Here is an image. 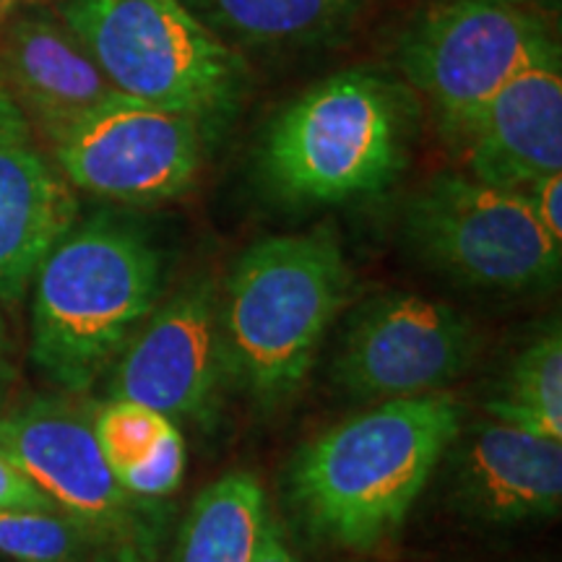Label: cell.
Returning <instances> with one entry per match:
<instances>
[{
	"label": "cell",
	"mask_w": 562,
	"mask_h": 562,
	"mask_svg": "<svg viewBox=\"0 0 562 562\" xmlns=\"http://www.w3.org/2000/svg\"><path fill=\"white\" fill-rule=\"evenodd\" d=\"M461 427V406L430 393L383 402L315 435L284 476L294 521L336 550H381L402 531Z\"/></svg>",
	"instance_id": "cell-1"
},
{
	"label": "cell",
	"mask_w": 562,
	"mask_h": 562,
	"mask_svg": "<svg viewBox=\"0 0 562 562\" xmlns=\"http://www.w3.org/2000/svg\"><path fill=\"white\" fill-rule=\"evenodd\" d=\"M165 256L128 216L100 214L74 224L34 273L32 362L68 393L108 375L157 307Z\"/></svg>",
	"instance_id": "cell-2"
},
{
	"label": "cell",
	"mask_w": 562,
	"mask_h": 562,
	"mask_svg": "<svg viewBox=\"0 0 562 562\" xmlns=\"http://www.w3.org/2000/svg\"><path fill=\"white\" fill-rule=\"evenodd\" d=\"M349 292L351 269L331 227L252 243L220 294L232 381L258 404L292 396Z\"/></svg>",
	"instance_id": "cell-3"
},
{
	"label": "cell",
	"mask_w": 562,
	"mask_h": 562,
	"mask_svg": "<svg viewBox=\"0 0 562 562\" xmlns=\"http://www.w3.org/2000/svg\"><path fill=\"white\" fill-rule=\"evenodd\" d=\"M412 91L370 68L328 76L286 104L266 131L258 167L292 203H347L385 191L409 165Z\"/></svg>",
	"instance_id": "cell-4"
},
{
	"label": "cell",
	"mask_w": 562,
	"mask_h": 562,
	"mask_svg": "<svg viewBox=\"0 0 562 562\" xmlns=\"http://www.w3.org/2000/svg\"><path fill=\"white\" fill-rule=\"evenodd\" d=\"M60 16L112 89L201 128L235 115L248 91L240 53L182 0H63Z\"/></svg>",
	"instance_id": "cell-5"
},
{
	"label": "cell",
	"mask_w": 562,
	"mask_h": 562,
	"mask_svg": "<svg viewBox=\"0 0 562 562\" xmlns=\"http://www.w3.org/2000/svg\"><path fill=\"white\" fill-rule=\"evenodd\" d=\"M396 60L453 140L510 79L562 60V47L550 19L505 0H432L404 26Z\"/></svg>",
	"instance_id": "cell-6"
},
{
	"label": "cell",
	"mask_w": 562,
	"mask_h": 562,
	"mask_svg": "<svg viewBox=\"0 0 562 562\" xmlns=\"http://www.w3.org/2000/svg\"><path fill=\"white\" fill-rule=\"evenodd\" d=\"M402 229L414 256L459 284L533 292L560 277L562 245L547 235L521 191L440 172L404 203Z\"/></svg>",
	"instance_id": "cell-7"
},
{
	"label": "cell",
	"mask_w": 562,
	"mask_h": 562,
	"mask_svg": "<svg viewBox=\"0 0 562 562\" xmlns=\"http://www.w3.org/2000/svg\"><path fill=\"white\" fill-rule=\"evenodd\" d=\"M0 456L91 533L108 562H157L165 510L117 482L91 417L60 398H40L0 419Z\"/></svg>",
	"instance_id": "cell-8"
},
{
	"label": "cell",
	"mask_w": 562,
	"mask_h": 562,
	"mask_svg": "<svg viewBox=\"0 0 562 562\" xmlns=\"http://www.w3.org/2000/svg\"><path fill=\"white\" fill-rule=\"evenodd\" d=\"M480 334L446 302L406 292L357 307L334 360V381L357 402H396L440 393L472 368Z\"/></svg>",
	"instance_id": "cell-9"
},
{
	"label": "cell",
	"mask_w": 562,
	"mask_h": 562,
	"mask_svg": "<svg viewBox=\"0 0 562 562\" xmlns=\"http://www.w3.org/2000/svg\"><path fill=\"white\" fill-rule=\"evenodd\" d=\"M68 186L121 203L178 199L203 165V128L193 117L115 94L53 140Z\"/></svg>",
	"instance_id": "cell-10"
},
{
	"label": "cell",
	"mask_w": 562,
	"mask_h": 562,
	"mask_svg": "<svg viewBox=\"0 0 562 562\" xmlns=\"http://www.w3.org/2000/svg\"><path fill=\"white\" fill-rule=\"evenodd\" d=\"M229 378L220 292L193 279L154 307L110 368L108 398L131 402L167 419H206Z\"/></svg>",
	"instance_id": "cell-11"
},
{
	"label": "cell",
	"mask_w": 562,
	"mask_h": 562,
	"mask_svg": "<svg viewBox=\"0 0 562 562\" xmlns=\"http://www.w3.org/2000/svg\"><path fill=\"white\" fill-rule=\"evenodd\" d=\"M79 203L0 87V302H16L47 250L76 224Z\"/></svg>",
	"instance_id": "cell-12"
},
{
	"label": "cell",
	"mask_w": 562,
	"mask_h": 562,
	"mask_svg": "<svg viewBox=\"0 0 562 562\" xmlns=\"http://www.w3.org/2000/svg\"><path fill=\"white\" fill-rule=\"evenodd\" d=\"M453 501L484 524L558 516L562 505V440L487 419L456 435Z\"/></svg>",
	"instance_id": "cell-13"
},
{
	"label": "cell",
	"mask_w": 562,
	"mask_h": 562,
	"mask_svg": "<svg viewBox=\"0 0 562 562\" xmlns=\"http://www.w3.org/2000/svg\"><path fill=\"white\" fill-rule=\"evenodd\" d=\"M451 144L459 146L469 178L495 188L524 191L562 172V60L510 79Z\"/></svg>",
	"instance_id": "cell-14"
},
{
	"label": "cell",
	"mask_w": 562,
	"mask_h": 562,
	"mask_svg": "<svg viewBox=\"0 0 562 562\" xmlns=\"http://www.w3.org/2000/svg\"><path fill=\"white\" fill-rule=\"evenodd\" d=\"M0 87L50 140L121 94L68 26L45 16L5 21L0 30Z\"/></svg>",
	"instance_id": "cell-15"
},
{
	"label": "cell",
	"mask_w": 562,
	"mask_h": 562,
	"mask_svg": "<svg viewBox=\"0 0 562 562\" xmlns=\"http://www.w3.org/2000/svg\"><path fill=\"white\" fill-rule=\"evenodd\" d=\"M227 45L290 47L323 42L355 24L372 0H182Z\"/></svg>",
	"instance_id": "cell-16"
},
{
	"label": "cell",
	"mask_w": 562,
	"mask_h": 562,
	"mask_svg": "<svg viewBox=\"0 0 562 562\" xmlns=\"http://www.w3.org/2000/svg\"><path fill=\"white\" fill-rule=\"evenodd\" d=\"M269 513L252 474L232 472L211 482L180 526L175 562H252Z\"/></svg>",
	"instance_id": "cell-17"
},
{
	"label": "cell",
	"mask_w": 562,
	"mask_h": 562,
	"mask_svg": "<svg viewBox=\"0 0 562 562\" xmlns=\"http://www.w3.org/2000/svg\"><path fill=\"white\" fill-rule=\"evenodd\" d=\"M492 419L562 440V334L554 318L513 357L501 389L487 398Z\"/></svg>",
	"instance_id": "cell-18"
},
{
	"label": "cell",
	"mask_w": 562,
	"mask_h": 562,
	"mask_svg": "<svg viewBox=\"0 0 562 562\" xmlns=\"http://www.w3.org/2000/svg\"><path fill=\"white\" fill-rule=\"evenodd\" d=\"M0 552L19 562H108L91 533L58 510H0Z\"/></svg>",
	"instance_id": "cell-19"
},
{
	"label": "cell",
	"mask_w": 562,
	"mask_h": 562,
	"mask_svg": "<svg viewBox=\"0 0 562 562\" xmlns=\"http://www.w3.org/2000/svg\"><path fill=\"white\" fill-rule=\"evenodd\" d=\"M91 425L104 459L117 474L146 459L175 422L140 404L108 402L91 417Z\"/></svg>",
	"instance_id": "cell-20"
},
{
	"label": "cell",
	"mask_w": 562,
	"mask_h": 562,
	"mask_svg": "<svg viewBox=\"0 0 562 562\" xmlns=\"http://www.w3.org/2000/svg\"><path fill=\"white\" fill-rule=\"evenodd\" d=\"M182 474H186V440H182L178 425H172L146 459L115 476L140 501H161L180 487Z\"/></svg>",
	"instance_id": "cell-21"
},
{
	"label": "cell",
	"mask_w": 562,
	"mask_h": 562,
	"mask_svg": "<svg viewBox=\"0 0 562 562\" xmlns=\"http://www.w3.org/2000/svg\"><path fill=\"white\" fill-rule=\"evenodd\" d=\"M539 224L554 243L562 245V172L544 175L521 191Z\"/></svg>",
	"instance_id": "cell-22"
},
{
	"label": "cell",
	"mask_w": 562,
	"mask_h": 562,
	"mask_svg": "<svg viewBox=\"0 0 562 562\" xmlns=\"http://www.w3.org/2000/svg\"><path fill=\"white\" fill-rule=\"evenodd\" d=\"M0 510H58L50 497L0 456ZM60 513V510H58Z\"/></svg>",
	"instance_id": "cell-23"
},
{
	"label": "cell",
	"mask_w": 562,
	"mask_h": 562,
	"mask_svg": "<svg viewBox=\"0 0 562 562\" xmlns=\"http://www.w3.org/2000/svg\"><path fill=\"white\" fill-rule=\"evenodd\" d=\"M252 562H297L292 547L286 544L279 518L273 513H269V518H266L261 542H258V550L252 554Z\"/></svg>",
	"instance_id": "cell-24"
},
{
	"label": "cell",
	"mask_w": 562,
	"mask_h": 562,
	"mask_svg": "<svg viewBox=\"0 0 562 562\" xmlns=\"http://www.w3.org/2000/svg\"><path fill=\"white\" fill-rule=\"evenodd\" d=\"M13 378V362H11V341H9V331H5V321H3V311H0V398L5 396V391L11 389Z\"/></svg>",
	"instance_id": "cell-25"
},
{
	"label": "cell",
	"mask_w": 562,
	"mask_h": 562,
	"mask_svg": "<svg viewBox=\"0 0 562 562\" xmlns=\"http://www.w3.org/2000/svg\"><path fill=\"white\" fill-rule=\"evenodd\" d=\"M505 3H513V5H518V9H526V11H533V13H539V16L552 21L560 13L562 0H505Z\"/></svg>",
	"instance_id": "cell-26"
},
{
	"label": "cell",
	"mask_w": 562,
	"mask_h": 562,
	"mask_svg": "<svg viewBox=\"0 0 562 562\" xmlns=\"http://www.w3.org/2000/svg\"><path fill=\"white\" fill-rule=\"evenodd\" d=\"M16 3H19V0H0V30H3L5 21L11 19V13H13V9H16Z\"/></svg>",
	"instance_id": "cell-27"
}]
</instances>
